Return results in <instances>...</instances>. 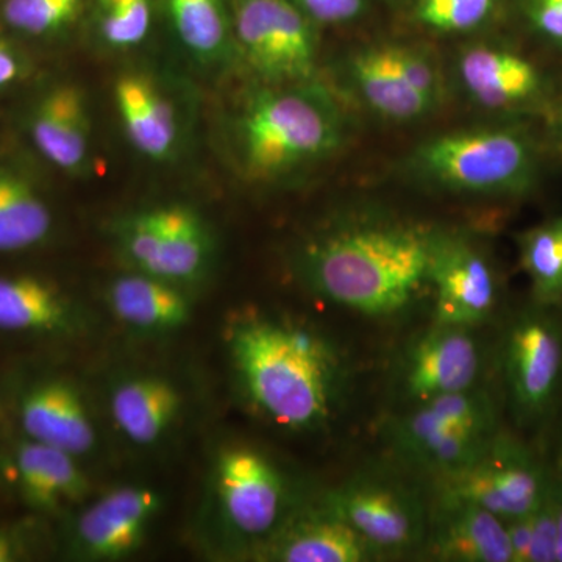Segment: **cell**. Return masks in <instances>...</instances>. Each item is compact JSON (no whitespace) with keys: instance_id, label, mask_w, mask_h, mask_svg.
<instances>
[{"instance_id":"603a6c76","label":"cell","mask_w":562,"mask_h":562,"mask_svg":"<svg viewBox=\"0 0 562 562\" xmlns=\"http://www.w3.org/2000/svg\"><path fill=\"white\" fill-rule=\"evenodd\" d=\"M183 405L180 391L169 380L135 375L121 380L110 395V409L122 435L136 446L160 441Z\"/></svg>"},{"instance_id":"30bf717a","label":"cell","mask_w":562,"mask_h":562,"mask_svg":"<svg viewBox=\"0 0 562 562\" xmlns=\"http://www.w3.org/2000/svg\"><path fill=\"white\" fill-rule=\"evenodd\" d=\"M549 473L530 447L502 430L469 468L428 490L475 503L509 522L535 509Z\"/></svg>"},{"instance_id":"4fadbf2b","label":"cell","mask_w":562,"mask_h":562,"mask_svg":"<svg viewBox=\"0 0 562 562\" xmlns=\"http://www.w3.org/2000/svg\"><path fill=\"white\" fill-rule=\"evenodd\" d=\"M503 382L517 417L532 420L552 405L562 382V330L541 312L517 316L501 349Z\"/></svg>"},{"instance_id":"6da1fadb","label":"cell","mask_w":562,"mask_h":562,"mask_svg":"<svg viewBox=\"0 0 562 562\" xmlns=\"http://www.w3.org/2000/svg\"><path fill=\"white\" fill-rule=\"evenodd\" d=\"M233 369L247 402L283 430H324L338 417L349 368L339 347L302 322L246 314L228 330Z\"/></svg>"},{"instance_id":"484cf974","label":"cell","mask_w":562,"mask_h":562,"mask_svg":"<svg viewBox=\"0 0 562 562\" xmlns=\"http://www.w3.org/2000/svg\"><path fill=\"white\" fill-rule=\"evenodd\" d=\"M54 231L47 203L29 181L0 171V255L38 249Z\"/></svg>"},{"instance_id":"3957f363","label":"cell","mask_w":562,"mask_h":562,"mask_svg":"<svg viewBox=\"0 0 562 562\" xmlns=\"http://www.w3.org/2000/svg\"><path fill=\"white\" fill-rule=\"evenodd\" d=\"M236 135L247 176L277 179L338 149L342 113L324 87L299 81L255 95L239 116Z\"/></svg>"},{"instance_id":"1f68e13d","label":"cell","mask_w":562,"mask_h":562,"mask_svg":"<svg viewBox=\"0 0 562 562\" xmlns=\"http://www.w3.org/2000/svg\"><path fill=\"white\" fill-rule=\"evenodd\" d=\"M562 514V472L549 473L538 505L532 509L530 562H557L558 528Z\"/></svg>"},{"instance_id":"4316f807","label":"cell","mask_w":562,"mask_h":562,"mask_svg":"<svg viewBox=\"0 0 562 562\" xmlns=\"http://www.w3.org/2000/svg\"><path fill=\"white\" fill-rule=\"evenodd\" d=\"M169 14L181 43L201 61L225 57L231 41L221 0H168Z\"/></svg>"},{"instance_id":"52a82bcc","label":"cell","mask_w":562,"mask_h":562,"mask_svg":"<svg viewBox=\"0 0 562 562\" xmlns=\"http://www.w3.org/2000/svg\"><path fill=\"white\" fill-rule=\"evenodd\" d=\"M0 372V406L16 435L80 458L95 446V430L79 387L50 366L32 360Z\"/></svg>"},{"instance_id":"d4e9b609","label":"cell","mask_w":562,"mask_h":562,"mask_svg":"<svg viewBox=\"0 0 562 562\" xmlns=\"http://www.w3.org/2000/svg\"><path fill=\"white\" fill-rule=\"evenodd\" d=\"M111 312L138 331L179 330L191 317V303L180 286L136 271L110 284Z\"/></svg>"},{"instance_id":"f1b7e54d","label":"cell","mask_w":562,"mask_h":562,"mask_svg":"<svg viewBox=\"0 0 562 562\" xmlns=\"http://www.w3.org/2000/svg\"><path fill=\"white\" fill-rule=\"evenodd\" d=\"M81 0H5L2 16L14 31L43 36L76 20Z\"/></svg>"},{"instance_id":"277c9868","label":"cell","mask_w":562,"mask_h":562,"mask_svg":"<svg viewBox=\"0 0 562 562\" xmlns=\"http://www.w3.org/2000/svg\"><path fill=\"white\" fill-rule=\"evenodd\" d=\"M501 431L497 402L479 384L403 408L386 441L397 468L428 486L469 468Z\"/></svg>"},{"instance_id":"9a60e30c","label":"cell","mask_w":562,"mask_h":562,"mask_svg":"<svg viewBox=\"0 0 562 562\" xmlns=\"http://www.w3.org/2000/svg\"><path fill=\"white\" fill-rule=\"evenodd\" d=\"M79 328L77 306L57 281L38 272H0V344L50 346Z\"/></svg>"},{"instance_id":"74e56055","label":"cell","mask_w":562,"mask_h":562,"mask_svg":"<svg viewBox=\"0 0 562 562\" xmlns=\"http://www.w3.org/2000/svg\"><path fill=\"white\" fill-rule=\"evenodd\" d=\"M513 562H530L532 542V512L506 522Z\"/></svg>"},{"instance_id":"9c48e42d","label":"cell","mask_w":562,"mask_h":562,"mask_svg":"<svg viewBox=\"0 0 562 562\" xmlns=\"http://www.w3.org/2000/svg\"><path fill=\"white\" fill-rule=\"evenodd\" d=\"M117 241L136 271L181 284L209 269L213 241L205 221L184 205H165L124 217Z\"/></svg>"},{"instance_id":"ab89813d","label":"cell","mask_w":562,"mask_h":562,"mask_svg":"<svg viewBox=\"0 0 562 562\" xmlns=\"http://www.w3.org/2000/svg\"><path fill=\"white\" fill-rule=\"evenodd\" d=\"M557 562H562V514L560 520V528H558Z\"/></svg>"},{"instance_id":"ba28073f","label":"cell","mask_w":562,"mask_h":562,"mask_svg":"<svg viewBox=\"0 0 562 562\" xmlns=\"http://www.w3.org/2000/svg\"><path fill=\"white\" fill-rule=\"evenodd\" d=\"M214 490L228 530L239 541L254 543V554L299 509L292 506L290 482L279 465L249 446L221 450Z\"/></svg>"},{"instance_id":"d590c367","label":"cell","mask_w":562,"mask_h":562,"mask_svg":"<svg viewBox=\"0 0 562 562\" xmlns=\"http://www.w3.org/2000/svg\"><path fill=\"white\" fill-rule=\"evenodd\" d=\"M312 20L339 24L360 16L364 0H292Z\"/></svg>"},{"instance_id":"7c38bea8","label":"cell","mask_w":562,"mask_h":562,"mask_svg":"<svg viewBox=\"0 0 562 562\" xmlns=\"http://www.w3.org/2000/svg\"><path fill=\"white\" fill-rule=\"evenodd\" d=\"M236 35L251 68L276 83L312 77L316 38L308 16L292 0H239Z\"/></svg>"},{"instance_id":"4dcf8cb0","label":"cell","mask_w":562,"mask_h":562,"mask_svg":"<svg viewBox=\"0 0 562 562\" xmlns=\"http://www.w3.org/2000/svg\"><path fill=\"white\" fill-rule=\"evenodd\" d=\"M495 0H419L416 20L436 32L473 31L490 18Z\"/></svg>"},{"instance_id":"83f0119b","label":"cell","mask_w":562,"mask_h":562,"mask_svg":"<svg viewBox=\"0 0 562 562\" xmlns=\"http://www.w3.org/2000/svg\"><path fill=\"white\" fill-rule=\"evenodd\" d=\"M520 262L539 305L562 301V216L525 233Z\"/></svg>"},{"instance_id":"7402d4cb","label":"cell","mask_w":562,"mask_h":562,"mask_svg":"<svg viewBox=\"0 0 562 562\" xmlns=\"http://www.w3.org/2000/svg\"><path fill=\"white\" fill-rule=\"evenodd\" d=\"M114 102L132 146L150 160H168L179 125L172 103L157 85L139 74H124L114 85Z\"/></svg>"},{"instance_id":"d6a6232c","label":"cell","mask_w":562,"mask_h":562,"mask_svg":"<svg viewBox=\"0 0 562 562\" xmlns=\"http://www.w3.org/2000/svg\"><path fill=\"white\" fill-rule=\"evenodd\" d=\"M41 520L43 517L31 514L25 520L0 522V562L29 561L38 554Z\"/></svg>"},{"instance_id":"e0dca14e","label":"cell","mask_w":562,"mask_h":562,"mask_svg":"<svg viewBox=\"0 0 562 562\" xmlns=\"http://www.w3.org/2000/svg\"><path fill=\"white\" fill-rule=\"evenodd\" d=\"M430 492L422 560L513 562L506 522L475 503Z\"/></svg>"},{"instance_id":"cb8c5ba5","label":"cell","mask_w":562,"mask_h":562,"mask_svg":"<svg viewBox=\"0 0 562 562\" xmlns=\"http://www.w3.org/2000/svg\"><path fill=\"white\" fill-rule=\"evenodd\" d=\"M349 70L362 101L386 120L414 121L438 105L406 79L394 60L391 46L358 52L351 57Z\"/></svg>"},{"instance_id":"8992f818","label":"cell","mask_w":562,"mask_h":562,"mask_svg":"<svg viewBox=\"0 0 562 562\" xmlns=\"http://www.w3.org/2000/svg\"><path fill=\"white\" fill-rule=\"evenodd\" d=\"M408 169L442 190L473 195H514L531 187L538 157L522 133L505 128L454 132L422 143Z\"/></svg>"},{"instance_id":"8d00e7d4","label":"cell","mask_w":562,"mask_h":562,"mask_svg":"<svg viewBox=\"0 0 562 562\" xmlns=\"http://www.w3.org/2000/svg\"><path fill=\"white\" fill-rule=\"evenodd\" d=\"M14 436L16 432L0 406V495H7L11 501L18 502L13 487V469H11Z\"/></svg>"},{"instance_id":"f35d334b","label":"cell","mask_w":562,"mask_h":562,"mask_svg":"<svg viewBox=\"0 0 562 562\" xmlns=\"http://www.w3.org/2000/svg\"><path fill=\"white\" fill-rule=\"evenodd\" d=\"M22 69L24 66L20 54L13 49L9 41L0 36V88L10 87L20 80Z\"/></svg>"},{"instance_id":"2e32d148","label":"cell","mask_w":562,"mask_h":562,"mask_svg":"<svg viewBox=\"0 0 562 562\" xmlns=\"http://www.w3.org/2000/svg\"><path fill=\"white\" fill-rule=\"evenodd\" d=\"M160 508V494L150 487L111 491L74 519L66 547L85 560H121L136 552Z\"/></svg>"},{"instance_id":"d6986e66","label":"cell","mask_w":562,"mask_h":562,"mask_svg":"<svg viewBox=\"0 0 562 562\" xmlns=\"http://www.w3.org/2000/svg\"><path fill=\"white\" fill-rule=\"evenodd\" d=\"M255 557L276 562L380 561L349 525L317 503L303 506L292 514Z\"/></svg>"},{"instance_id":"7a4b0ae2","label":"cell","mask_w":562,"mask_h":562,"mask_svg":"<svg viewBox=\"0 0 562 562\" xmlns=\"http://www.w3.org/2000/svg\"><path fill=\"white\" fill-rule=\"evenodd\" d=\"M432 232L397 221L335 225L299 250L303 283L360 316H401L428 290Z\"/></svg>"},{"instance_id":"5bb4252c","label":"cell","mask_w":562,"mask_h":562,"mask_svg":"<svg viewBox=\"0 0 562 562\" xmlns=\"http://www.w3.org/2000/svg\"><path fill=\"white\" fill-rule=\"evenodd\" d=\"M428 290L432 321L480 328L494 317L501 301L494 268L475 243L432 232Z\"/></svg>"},{"instance_id":"ac0fdd59","label":"cell","mask_w":562,"mask_h":562,"mask_svg":"<svg viewBox=\"0 0 562 562\" xmlns=\"http://www.w3.org/2000/svg\"><path fill=\"white\" fill-rule=\"evenodd\" d=\"M77 460L55 447L14 436L11 469L18 505L52 519L83 501L88 482Z\"/></svg>"},{"instance_id":"836d02e7","label":"cell","mask_w":562,"mask_h":562,"mask_svg":"<svg viewBox=\"0 0 562 562\" xmlns=\"http://www.w3.org/2000/svg\"><path fill=\"white\" fill-rule=\"evenodd\" d=\"M391 52L406 79L432 101L439 102L442 94L441 79L430 58L412 47L391 46Z\"/></svg>"},{"instance_id":"44dd1931","label":"cell","mask_w":562,"mask_h":562,"mask_svg":"<svg viewBox=\"0 0 562 562\" xmlns=\"http://www.w3.org/2000/svg\"><path fill=\"white\" fill-rule=\"evenodd\" d=\"M462 87L486 109H509L541 92L542 77L527 58L490 46H472L458 61Z\"/></svg>"},{"instance_id":"f546056e","label":"cell","mask_w":562,"mask_h":562,"mask_svg":"<svg viewBox=\"0 0 562 562\" xmlns=\"http://www.w3.org/2000/svg\"><path fill=\"white\" fill-rule=\"evenodd\" d=\"M150 21L149 0H99V24L110 46H138L150 31Z\"/></svg>"},{"instance_id":"e575fe53","label":"cell","mask_w":562,"mask_h":562,"mask_svg":"<svg viewBox=\"0 0 562 562\" xmlns=\"http://www.w3.org/2000/svg\"><path fill=\"white\" fill-rule=\"evenodd\" d=\"M524 10L539 35L562 46V0H524Z\"/></svg>"},{"instance_id":"ffe728a7","label":"cell","mask_w":562,"mask_h":562,"mask_svg":"<svg viewBox=\"0 0 562 562\" xmlns=\"http://www.w3.org/2000/svg\"><path fill=\"white\" fill-rule=\"evenodd\" d=\"M29 132L47 161L61 171L79 172L90 154V114L83 91L69 83L52 88L33 109Z\"/></svg>"},{"instance_id":"8fae6325","label":"cell","mask_w":562,"mask_h":562,"mask_svg":"<svg viewBox=\"0 0 562 562\" xmlns=\"http://www.w3.org/2000/svg\"><path fill=\"white\" fill-rule=\"evenodd\" d=\"M476 330L432 321L406 344L394 371L405 408L482 384L484 353Z\"/></svg>"},{"instance_id":"5b68a950","label":"cell","mask_w":562,"mask_h":562,"mask_svg":"<svg viewBox=\"0 0 562 562\" xmlns=\"http://www.w3.org/2000/svg\"><path fill=\"white\" fill-rule=\"evenodd\" d=\"M414 480L402 469H366L325 491L316 503L349 525L380 561L420 557L430 492Z\"/></svg>"}]
</instances>
